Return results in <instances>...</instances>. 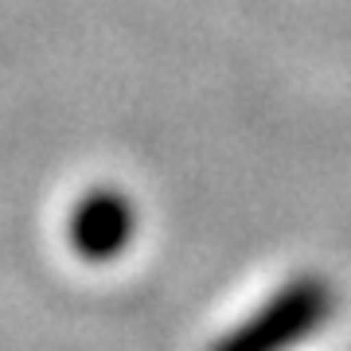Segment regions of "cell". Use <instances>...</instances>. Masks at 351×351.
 Here are the masks:
<instances>
[{
	"instance_id": "obj_1",
	"label": "cell",
	"mask_w": 351,
	"mask_h": 351,
	"mask_svg": "<svg viewBox=\"0 0 351 351\" xmlns=\"http://www.w3.org/2000/svg\"><path fill=\"white\" fill-rule=\"evenodd\" d=\"M332 313H336V289L316 274L297 277L277 297H269L246 324L226 332L207 351H289L301 339L316 336Z\"/></svg>"
},
{
	"instance_id": "obj_2",
	"label": "cell",
	"mask_w": 351,
	"mask_h": 351,
	"mask_svg": "<svg viewBox=\"0 0 351 351\" xmlns=\"http://www.w3.org/2000/svg\"><path fill=\"white\" fill-rule=\"evenodd\" d=\"M66 234H71V246L78 258L110 262V258L129 250V242L137 234V211H133L125 191L98 188L75 203Z\"/></svg>"
}]
</instances>
